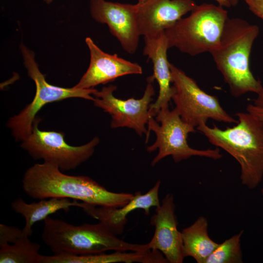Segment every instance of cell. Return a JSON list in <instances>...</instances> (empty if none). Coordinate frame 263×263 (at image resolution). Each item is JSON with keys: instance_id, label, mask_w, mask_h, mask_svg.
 Instances as JSON below:
<instances>
[{"instance_id": "6da1fadb", "label": "cell", "mask_w": 263, "mask_h": 263, "mask_svg": "<svg viewBox=\"0 0 263 263\" xmlns=\"http://www.w3.org/2000/svg\"><path fill=\"white\" fill-rule=\"evenodd\" d=\"M22 184L24 192L34 199L65 198L100 207H121L134 196L110 191L89 177L66 174L57 167L45 162L30 167Z\"/></svg>"}, {"instance_id": "7a4b0ae2", "label": "cell", "mask_w": 263, "mask_h": 263, "mask_svg": "<svg viewBox=\"0 0 263 263\" xmlns=\"http://www.w3.org/2000/svg\"><path fill=\"white\" fill-rule=\"evenodd\" d=\"M259 33L257 25L239 18H228L219 45L210 53L234 97L263 91L261 81L254 77L249 66L252 47Z\"/></svg>"}, {"instance_id": "3957f363", "label": "cell", "mask_w": 263, "mask_h": 263, "mask_svg": "<svg viewBox=\"0 0 263 263\" xmlns=\"http://www.w3.org/2000/svg\"><path fill=\"white\" fill-rule=\"evenodd\" d=\"M236 115L238 122L233 127L221 130L203 123L197 129L235 158L240 166L242 184L253 189L263 178V123L248 112Z\"/></svg>"}, {"instance_id": "277c9868", "label": "cell", "mask_w": 263, "mask_h": 263, "mask_svg": "<svg viewBox=\"0 0 263 263\" xmlns=\"http://www.w3.org/2000/svg\"><path fill=\"white\" fill-rule=\"evenodd\" d=\"M43 221L41 239L54 255H82L110 250H150L148 243L132 244L120 239L100 222L75 225L49 216Z\"/></svg>"}, {"instance_id": "5b68a950", "label": "cell", "mask_w": 263, "mask_h": 263, "mask_svg": "<svg viewBox=\"0 0 263 263\" xmlns=\"http://www.w3.org/2000/svg\"><path fill=\"white\" fill-rule=\"evenodd\" d=\"M228 18L227 12L220 5L203 3L165 31L169 48L195 56L210 53L219 45Z\"/></svg>"}, {"instance_id": "8992f818", "label": "cell", "mask_w": 263, "mask_h": 263, "mask_svg": "<svg viewBox=\"0 0 263 263\" xmlns=\"http://www.w3.org/2000/svg\"><path fill=\"white\" fill-rule=\"evenodd\" d=\"M155 117V120L153 117H150L146 135V142L148 140L150 131H153L156 136L155 142L147 148L150 152L158 150V154L151 162V166H155L169 155L172 156L175 163L193 156L214 160L222 157L219 148L202 150L193 149L188 145V134L195 132V127L184 121L175 108L170 111L169 107L162 108Z\"/></svg>"}, {"instance_id": "52a82bcc", "label": "cell", "mask_w": 263, "mask_h": 263, "mask_svg": "<svg viewBox=\"0 0 263 263\" xmlns=\"http://www.w3.org/2000/svg\"><path fill=\"white\" fill-rule=\"evenodd\" d=\"M21 50L28 75L35 83L36 91L32 101L7 122V126L17 141H23L31 134L36 114L45 105L73 97L93 101V94L96 91L94 88H62L48 83L38 69L33 53L23 45H21Z\"/></svg>"}, {"instance_id": "ba28073f", "label": "cell", "mask_w": 263, "mask_h": 263, "mask_svg": "<svg viewBox=\"0 0 263 263\" xmlns=\"http://www.w3.org/2000/svg\"><path fill=\"white\" fill-rule=\"evenodd\" d=\"M172 83L176 92L172 97L182 119L195 127L209 119L228 123L238 121L222 108L218 97L202 90L196 81L169 62Z\"/></svg>"}, {"instance_id": "9c48e42d", "label": "cell", "mask_w": 263, "mask_h": 263, "mask_svg": "<svg viewBox=\"0 0 263 263\" xmlns=\"http://www.w3.org/2000/svg\"><path fill=\"white\" fill-rule=\"evenodd\" d=\"M39 121L37 117L31 134L21 141L20 146L34 159H42L62 171L75 169L87 160L99 142V138L95 136L86 144L71 146L65 141L63 132L39 130Z\"/></svg>"}, {"instance_id": "30bf717a", "label": "cell", "mask_w": 263, "mask_h": 263, "mask_svg": "<svg viewBox=\"0 0 263 263\" xmlns=\"http://www.w3.org/2000/svg\"><path fill=\"white\" fill-rule=\"evenodd\" d=\"M147 80L148 84L140 99L116 98L113 95L116 86L113 85L103 87L100 91L96 90L94 93V105L111 115L112 128L127 127L134 130L140 136L147 135L146 125L150 117V106L155 94L152 85L154 79L150 76Z\"/></svg>"}, {"instance_id": "8fae6325", "label": "cell", "mask_w": 263, "mask_h": 263, "mask_svg": "<svg viewBox=\"0 0 263 263\" xmlns=\"http://www.w3.org/2000/svg\"><path fill=\"white\" fill-rule=\"evenodd\" d=\"M90 8L93 18L108 25L111 33L126 52L130 54L135 53L140 36L137 20V4L90 0Z\"/></svg>"}, {"instance_id": "7c38bea8", "label": "cell", "mask_w": 263, "mask_h": 263, "mask_svg": "<svg viewBox=\"0 0 263 263\" xmlns=\"http://www.w3.org/2000/svg\"><path fill=\"white\" fill-rule=\"evenodd\" d=\"M173 195L167 194L150 219L154 232L148 243L150 249L161 252L170 263H182L185 258L183 252L181 232L177 228Z\"/></svg>"}, {"instance_id": "4fadbf2b", "label": "cell", "mask_w": 263, "mask_h": 263, "mask_svg": "<svg viewBox=\"0 0 263 263\" xmlns=\"http://www.w3.org/2000/svg\"><path fill=\"white\" fill-rule=\"evenodd\" d=\"M137 5L139 34L152 38L164 32L197 5L193 0H148Z\"/></svg>"}, {"instance_id": "5bb4252c", "label": "cell", "mask_w": 263, "mask_h": 263, "mask_svg": "<svg viewBox=\"0 0 263 263\" xmlns=\"http://www.w3.org/2000/svg\"><path fill=\"white\" fill-rule=\"evenodd\" d=\"M85 41L90 52V63L87 71L74 87L92 89L125 75L143 73L142 68L138 63L126 60L116 54L111 55L103 52L90 38H87Z\"/></svg>"}, {"instance_id": "9a60e30c", "label": "cell", "mask_w": 263, "mask_h": 263, "mask_svg": "<svg viewBox=\"0 0 263 263\" xmlns=\"http://www.w3.org/2000/svg\"><path fill=\"white\" fill-rule=\"evenodd\" d=\"M160 181L147 193L142 194L138 191L135 193L132 199L125 205L119 207H105L91 205L82 202L81 208L94 219L103 223L113 234H121L128 222L127 215L132 211L142 209L146 215H149L152 207L160 205L159 190Z\"/></svg>"}, {"instance_id": "2e32d148", "label": "cell", "mask_w": 263, "mask_h": 263, "mask_svg": "<svg viewBox=\"0 0 263 263\" xmlns=\"http://www.w3.org/2000/svg\"><path fill=\"white\" fill-rule=\"evenodd\" d=\"M144 40L143 55L148 56L152 62L153 74L151 76L157 81L159 88L157 98L149 109L150 116L154 117L161 108L169 107L176 90L170 85L171 75L167 58L169 48L165 32L155 38H144Z\"/></svg>"}, {"instance_id": "e0dca14e", "label": "cell", "mask_w": 263, "mask_h": 263, "mask_svg": "<svg viewBox=\"0 0 263 263\" xmlns=\"http://www.w3.org/2000/svg\"><path fill=\"white\" fill-rule=\"evenodd\" d=\"M82 202L65 198L52 197L40 199L38 202L27 203L21 198L16 199L11 203V207L15 212L25 219L22 229L24 234L30 236L33 233L32 226L40 221L44 220L50 215L63 210L68 212L72 207H81Z\"/></svg>"}, {"instance_id": "ac0fdd59", "label": "cell", "mask_w": 263, "mask_h": 263, "mask_svg": "<svg viewBox=\"0 0 263 263\" xmlns=\"http://www.w3.org/2000/svg\"><path fill=\"white\" fill-rule=\"evenodd\" d=\"M207 219L201 216L190 226L181 231L185 257H190L197 263H206V260L218 246L208 234Z\"/></svg>"}, {"instance_id": "d6986e66", "label": "cell", "mask_w": 263, "mask_h": 263, "mask_svg": "<svg viewBox=\"0 0 263 263\" xmlns=\"http://www.w3.org/2000/svg\"><path fill=\"white\" fill-rule=\"evenodd\" d=\"M148 254L145 252L120 251L107 254L105 252L82 255L44 256L42 263H146Z\"/></svg>"}, {"instance_id": "ffe728a7", "label": "cell", "mask_w": 263, "mask_h": 263, "mask_svg": "<svg viewBox=\"0 0 263 263\" xmlns=\"http://www.w3.org/2000/svg\"><path fill=\"white\" fill-rule=\"evenodd\" d=\"M29 237L24 234L15 243L0 246V263H41L43 255L39 253L40 245Z\"/></svg>"}, {"instance_id": "44dd1931", "label": "cell", "mask_w": 263, "mask_h": 263, "mask_svg": "<svg viewBox=\"0 0 263 263\" xmlns=\"http://www.w3.org/2000/svg\"><path fill=\"white\" fill-rule=\"evenodd\" d=\"M243 232L244 230H242L219 244L207 258L206 263H243L241 243Z\"/></svg>"}, {"instance_id": "7402d4cb", "label": "cell", "mask_w": 263, "mask_h": 263, "mask_svg": "<svg viewBox=\"0 0 263 263\" xmlns=\"http://www.w3.org/2000/svg\"><path fill=\"white\" fill-rule=\"evenodd\" d=\"M24 233L22 229L14 226L0 225V246L11 244L19 240Z\"/></svg>"}, {"instance_id": "603a6c76", "label": "cell", "mask_w": 263, "mask_h": 263, "mask_svg": "<svg viewBox=\"0 0 263 263\" xmlns=\"http://www.w3.org/2000/svg\"><path fill=\"white\" fill-rule=\"evenodd\" d=\"M249 10L263 20V0H243Z\"/></svg>"}, {"instance_id": "cb8c5ba5", "label": "cell", "mask_w": 263, "mask_h": 263, "mask_svg": "<svg viewBox=\"0 0 263 263\" xmlns=\"http://www.w3.org/2000/svg\"><path fill=\"white\" fill-rule=\"evenodd\" d=\"M247 112L257 117L263 123V108L254 104H248L246 107Z\"/></svg>"}, {"instance_id": "d4e9b609", "label": "cell", "mask_w": 263, "mask_h": 263, "mask_svg": "<svg viewBox=\"0 0 263 263\" xmlns=\"http://www.w3.org/2000/svg\"><path fill=\"white\" fill-rule=\"evenodd\" d=\"M253 104L263 108V91L258 94V97L253 100Z\"/></svg>"}, {"instance_id": "484cf974", "label": "cell", "mask_w": 263, "mask_h": 263, "mask_svg": "<svg viewBox=\"0 0 263 263\" xmlns=\"http://www.w3.org/2000/svg\"><path fill=\"white\" fill-rule=\"evenodd\" d=\"M215 0L219 5L221 6H225L226 7H230L231 5L227 0Z\"/></svg>"}, {"instance_id": "4316f807", "label": "cell", "mask_w": 263, "mask_h": 263, "mask_svg": "<svg viewBox=\"0 0 263 263\" xmlns=\"http://www.w3.org/2000/svg\"><path fill=\"white\" fill-rule=\"evenodd\" d=\"M231 6H235L238 3L239 0H227Z\"/></svg>"}, {"instance_id": "83f0119b", "label": "cell", "mask_w": 263, "mask_h": 263, "mask_svg": "<svg viewBox=\"0 0 263 263\" xmlns=\"http://www.w3.org/2000/svg\"><path fill=\"white\" fill-rule=\"evenodd\" d=\"M147 0H138V1L137 2V4L138 5H141L145 3Z\"/></svg>"}, {"instance_id": "f1b7e54d", "label": "cell", "mask_w": 263, "mask_h": 263, "mask_svg": "<svg viewBox=\"0 0 263 263\" xmlns=\"http://www.w3.org/2000/svg\"><path fill=\"white\" fill-rule=\"evenodd\" d=\"M46 2L49 3L52 1L53 0H44Z\"/></svg>"}, {"instance_id": "f546056e", "label": "cell", "mask_w": 263, "mask_h": 263, "mask_svg": "<svg viewBox=\"0 0 263 263\" xmlns=\"http://www.w3.org/2000/svg\"><path fill=\"white\" fill-rule=\"evenodd\" d=\"M261 192H262V195L263 196V187L262 188Z\"/></svg>"}]
</instances>
